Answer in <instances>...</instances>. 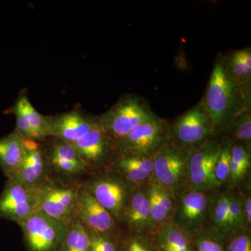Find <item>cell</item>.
Segmentation results:
<instances>
[{
    "instance_id": "cell-34",
    "label": "cell",
    "mask_w": 251,
    "mask_h": 251,
    "mask_svg": "<svg viewBox=\"0 0 251 251\" xmlns=\"http://www.w3.org/2000/svg\"><path fill=\"white\" fill-rule=\"evenodd\" d=\"M246 191L242 194L243 210H244V229L251 231V186L246 185Z\"/></svg>"
},
{
    "instance_id": "cell-19",
    "label": "cell",
    "mask_w": 251,
    "mask_h": 251,
    "mask_svg": "<svg viewBox=\"0 0 251 251\" xmlns=\"http://www.w3.org/2000/svg\"><path fill=\"white\" fill-rule=\"evenodd\" d=\"M149 198L154 232L158 227L172 222L176 206V193L151 182Z\"/></svg>"
},
{
    "instance_id": "cell-12",
    "label": "cell",
    "mask_w": 251,
    "mask_h": 251,
    "mask_svg": "<svg viewBox=\"0 0 251 251\" xmlns=\"http://www.w3.org/2000/svg\"><path fill=\"white\" fill-rule=\"evenodd\" d=\"M50 173L54 177L75 181L77 178L90 173L85 163L72 143L52 138L47 149H44Z\"/></svg>"
},
{
    "instance_id": "cell-7",
    "label": "cell",
    "mask_w": 251,
    "mask_h": 251,
    "mask_svg": "<svg viewBox=\"0 0 251 251\" xmlns=\"http://www.w3.org/2000/svg\"><path fill=\"white\" fill-rule=\"evenodd\" d=\"M27 251H60L68 225L41 211L18 224Z\"/></svg>"
},
{
    "instance_id": "cell-8",
    "label": "cell",
    "mask_w": 251,
    "mask_h": 251,
    "mask_svg": "<svg viewBox=\"0 0 251 251\" xmlns=\"http://www.w3.org/2000/svg\"><path fill=\"white\" fill-rule=\"evenodd\" d=\"M216 137L188 151L187 185L190 187L203 191H221L214 175L221 149V140Z\"/></svg>"
},
{
    "instance_id": "cell-1",
    "label": "cell",
    "mask_w": 251,
    "mask_h": 251,
    "mask_svg": "<svg viewBox=\"0 0 251 251\" xmlns=\"http://www.w3.org/2000/svg\"><path fill=\"white\" fill-rule=\"evenodd\" d=\"M200 102L218 135L226 132L241 112L251 109V86L239 85L227 75L224 55L219 53Z\"/></svg>"
},
{
    "instance_id": "cell-11",
    "label": "cell",
    "mask_w": 251,
    "mask_h": 251,
    "mask_svg": "<svg viewBox=\"0 0 251 251\" xmlns=\"http://www.w3.org/2000/svg\"><path fill=\"white\" fill-rule=\"evenodd\" d=\"M37 188H31L14 178L7 179L0 195V219L20 224L35 212Z\"/></svg>"
},
{
    "instance_id": "cell-10",
    "label": "cell",
    "mask_w": 251,
    "mask_h": 251,
    "mask_svg": "<svg viewBox=\"0 0 251 251\" xmlns=\"http://www.w3.org/2000/svg\"><path fill=\"white\" fill-rule=\"evenodd\" d=\"M188 155L173 143L158 150L153 156L152 182L175 193L187 185Z\"/></svg>"
},
{
    "instance_id": "cell-31",
    "label": "cell",
    "mask_w": 251,
    "mask_h": 251,
    "mask_svg": "<svg viewBox=\"0 0 251 251\" xmlns=\"http://www.w3.org/2000/svg\"><path fill=\"white\" fill-rule=\"evenodd\" d=\"M229 233L244 229L242 194L239 189L229 190Z\"/></svg>"
},
{
    "instance_id": "cell-3",
    "label": "cell",
    "mask_w": 251,
    "mask_h": 251,
    "mask_svg": "<svg viewBox=\"0 0 251 251\" xmlns=\"http://www.w3.org/2000/svg\"><path fill=\"white\" fill-rule=\"evenodd\" d=\"M158 118L159 117L143 99L126 95L99 117V120L105 133L115 142L128 135L138 126Z\"/></svg>"
},
{
    "instance_id": "cell-14",
    "label": "cell",
    "mask_w": 251,
    "mask_h": 251,
    "mask_svg": "<svg viewBox=\"0 0 251 251\" xmlns=\"http://www.w3.org/2000/svg\"><path fill=\"white\" fill-rule=\"evenodd\" d=\"M75 216L89 232L119 237L122 232L112 216L83 186L77 195Z\"/></svg>"
},
{
    "instance_id": "cell-23",
    "label": "cell",
    "mask_w": 251,
    "mask_h": 251,
    "mask_svg": "<svg viewBox=\"0 0 251 251\" xmlns=\"http://www.w3.org/2000/svg\"><path fill=\"white\" fill-rule=\"evenodd\" d=\"M226 72L232 80L242 86H251V49L232 50L224 55Z\"/></svg>"
},
{
    "instance_id": "cell-20",
    "label": "cell",
    "mask_w": 251,
    "mask_h": 251,
    "mask_svg": "<svg viewBox=\"0 0 251 251\" xmlns=\"http://www.w3.org/2000/svg\"><path fill=\"white\" fill-rule=\"evenodd\" d=\"M25 154V138L17 130L0 138V168L7 179L17 172Z\"/></svg>"
},
{
    "instance_id": "cell-32",
    "label": "cell",
    "mask_w": 251,
    "mask_h": 251,
    "mask_svg": "<svg viewBox=\"0 0 251 251\" xmlns=\"http://www.w3.org/2000/svg\"><path fill=\"white\" fill-rule=\"evenodd\" d=\"M226 251H251V231L241 229L226 236Z\"/></svg>"
},
{
    "instance_id": "cell-6",
    "label": "cell",
    "mask_w": 251,
    "mask_h": 251,
    "mask_svg": "<svg viewBox=\"0 0 251 251\" xmlns=\"http://www.w3.org/2000/svg\"><path fill=\"white\" fill-rule=\"evenodd\" d=\"M172 143L171 126L163 119L142 124L128 135L115 142L116 152L140 156H153Z\"/></svg>"
},
{
    "instance_id": "cell-25",
    "label": "cell",
    "mask_w": 251,
    "mask_h": 251,
    "mask_svg": "<svg viewBox=\"0 0 251 251\" xmlns=\"http://www.w3.org/2000/svg\"><path fill=\"white\" fill-rule=\"evenodd\" d=\"M229 190L216 191L211 211L210 227L226 236L229 233Z\"/></svg>"
},
{
    "instance_id": "cell-26",
    "label": "cell",
    "mask_w": 251,
    "mask_h": 251,
    "mask_svg": "<svg viewBox=\"0 0 251 251\" xmlns=\"http://www.w3.org/2000/svg\"><path fill=\"white\" fill-rule=\"evenodd\" d=\"M226 236L211 227L193 234V251H226Z\"/></svg>"
},
{
    "instance_id": "cell-33",
    "label": "cell",
    "mask_w": 251,
    "mask_h": 251,
    "mask_svg": "<svg viewBox=\"0 0 251 251\" xmlns=\"http://www.w3.org/2000/svg\"><path fill=\"white\" fill-rule=\"evenodd\" d=\"M89 232L90 237L89 251H119V237L96 232Z\"/></svg>"
},
{
    "instance_id": "cell-22",
    "label": "cell",
    "mask_w": 251,
    "mask_h": 251,
    "mask_svg": "<svg viewBox=\"0 0 251 251\" xmlns=\"http://www.w3.org/2000/svg\"><path fill=\"white\" fill-rule=\"evenodd\" d=\"M251 168V147L232 140L227 190L239 189L245 184Z\"/></svg>"
},
{
    "instance_id": "cell-29",
    "label": "cell",
    "mask_w": 251,
    "mask_h": 251,
    "mask_svg": "<svg viewBox=\"0 0 251 251\" xmlns=\"http://www.w3.org/2000/svg\"><path fill=\"white\" fill-rule=\"evenodd\" d=\"M118 241L119 251H157L151 234L122 232Z\"/></svg>"
},
{
    "instance_id": "cell-5",
    "label": "cell",
    "mask_w": 251,
    "mask_h": 251,
    "mask_svg": "<svg viewBox=\"0 0 251 251\" xmlns=\"http://www.w3.org/2000/svg\"><path fill=\"white\" fill-rule=\"evenodd\" d=\"M216 192L199 191L188 185L180 188L176 193L172 223L192 234L210 227L211 206Z\"/></svg>"
},
{
    "instance_id": "cell-18",
    "label": "cell",
    "mask_w": 251,
    "mask_h": 251,
    "mask_svg": "<svg viewBox=\"0 0 251 251\" xmlns=\"http://www.w3.org/2000/svg\"><path fill=\"white\" fill-rule=\"evenodd\" d=\"M108 168L121 174L135 186L152 182L153 156H140L115 153Z\"/></svg>"
},
{
    "instance_id": "cell-17",
    "label": "cell",
    "mask_w": 251,
    "mask_h": 251,
    "mask_svg": "<svg viewBox=\"0 0 251 251\" xmlns=\"http://www.w3.org/2000/svg\"><path fill=\"white\" fill-rule=\"evenodd\" d=\"M25 154L17 172L11 178L36 188L50 176L49 163L39 142L25 138Z\"/></svg>"
},
{
    "instance_id": "cell-24",
    "label": "cell",
    "mask_w": 251,
    "mask_h": 251,
    "mask_svg": "<svg viewBox=\"0 0 251 251\" xmlns=\"http://www.w3.org/2000/svg\"><path fill=\"white\" fill-rule=\"evenodd\" d=\"M90 245V232L80 220L74 216L68 225L60 251H89Z\"/></svg>"
},
{
    "instance_id": "cell-30",
    "label": "cell",
    "mask_w": 251,
    "mask_h": 251,
    "mask_svg": "<svg viewBox=\"0 0 251 251\" xmlns=\"http://www.w3.org/2000/svg\"><path fill=\"white\" fill-rule=\"evenodd\" d=\"M232 140L224 138L221 140V149L216 161L214 175L221 188L226 187L228 180L229 165L231 161Z\"/></svg>"
},
{
    "instance_id": "cell-13",
    "label": "cell",
    "mask_w": 251,
    "mask_h": 251,
    "mask_svg": "<svg viewBox=\"0 0 251 251\" xmlns=\"http://www.w3.org/2000/svg\"><path fill=\"white\" fill-rule=\"evenodd\" d=\"M90 173L108 168L116 153L115 142L105 133L100 122L73 144Z\"/></svg>"
},
{
    "instance_id": "cell-21",
    "label": "cell",
    "mask_w": 251,
    "mask_h": 251,
    "mask_svg": "<svg viewBox=\"0 0 251 251\" xmlns=\"http://www.w3.org/2000/svg\"><path fill=\"white\" fill-rule=\"evenodd\" d=\"M151 234L157 251H193V234L173 223L158 227Z\"/></svg>"
},
{
    "instance_id": "cell-16",
    "label": "cell",
    "mask_w": 251,
    "mask_h": 251,
    "mask_svg": "<svg viewBox=\"0 0 251 251\" xmlns=\"http://www.w3.org/2000/svg\"><path fill=\"white\" fill-rule=\"evenodd\" d=\"M99 118L77 110L48 117V137L74 144L97 125Z\"/></svg>"
},
{
    "instance_id": "cell-15",
    "label": "cell",
    "mask_w": 251,
    "mask_h": 251,
    "mask_svg": "<svg viewBox=\"0 0 251 251\" xmlns=\"http://www.w3.org/2000/svg\"><path fill=\"white\" fill-rule=\"evenodd\" d=\"M149 184L136 186L126 207L120 227L122 232L133 234H151L154 230L150 213Z\"/></svg>"
},
{
    "instance_id": "cell-4",
    "label": "cell",
    "mask_w": 251,
    "mask_h": 251,
    "mask_svg": "<svg viewBox=\"0 0 251 251\" xmlns=\"http://www.w3.org/2000/svg\"><path fill=\"white\" fill-rule=\"evenodd\" d=\"M82 183L50 176L37 187V206L41 211L69 225L76 212L77 195Z\"/></svg>"
},
{
    "instance_id": "cell-9",
    "label": "cell",
    "mask_w": 251,
    "mask_h": 251,
    "mask_svg": "<svg viewBox=\"0 0 251 251\" xmlns=\"http://www.w3.org/2000/svg\"><path fill=\"white\" fill-rule=\"evenodd\" d=\"M170 126L172 143L186 151L217 136L201 102Z\"/></svg>"
},
{
    "instance_id": "cell-28",
    "label": "cell",
    "mask_w": 251,
    "mask_h": 251,
    "mask_svg": "<svg viewBox=\"0 0 251 251\" xmlns=\"http://www.w3.org/2000/svg\"><path fill=\"white\" fill-rule=\"evenodd\" d=\"M226 131L234 142L251 146V110H244L232 120Z\"/></svg>"
},
{
    "instance_id": "cell-27",
    "label": "cell",
    "mask_w": 251,
    "mask_h": 251,
    "mask_svg": "<svg viewBox=\"0 0 251 251\" xmlns=\"http://www.w3.org/2000/svg\"><path fill=\"white\" fill-rule=\"evenodd\" d=\"M22 102L25 114L33 133L34 140L41 142L48 138V117L43 116L31 105L25 95L19 97Z\"/></svg>"
},
{
    "instance_id": "cell-2",
    "label": "cell",
    "mask_w": 251,
    "mask_h": 251,
    "mask_svg": "<svg viewBox=\"0 0 251 251\" xmlns=\"http://www.w3.org/2000/svg\"><path fill=\"white\" fill-rule=\"evenodd\" d=\"M82 185L120 226L122 214L136 186L110 168L90 173Z\"/></svg>"
}]
</instances>
